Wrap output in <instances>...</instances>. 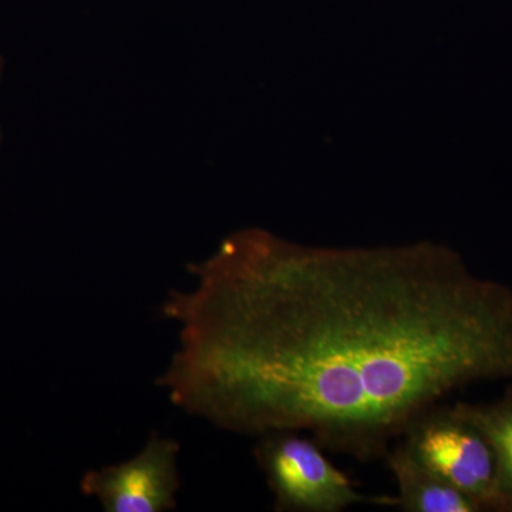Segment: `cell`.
Instances as JSON below:
<instances>
[{
    "label": "cell",
    "mask_w": 512,
    "mask_h": 512,
    "mask_svg": "<svg viewBox=\"0 0 512 512\" xmlns=\"http://www.w3.org/2000/svg\"><path fill=\"white\" fill-rule=\"evenodd\" d=\"M163 316L171 402L242 436L306 433L380 460L421 413L470 384L512 382V288L436 242L312 247L228 235Z\"/></svg>",
    "instance_id": "6da1fadb"
},
{
    "label": "cell",
    "mask_w": 512,
    "mask_h": 512,
    "mask_svg": "<svg viewBox=\"0 0 512 512\" xmlns=\"http://www.w3.org/2000/svg\"><path fill=\"white\" fill-rule=\"evenodd\" d=\"M256 464L274 495L278 512H342L353 505L397 507L393 495L360 493L311 436L282 430L258 436Z\"/></svg>",
    "instance_id": "7a4b0ae2"
},
{
    "label": "cell",
    "mask_w": 512,
    "mask_h": 512,
    "mask_svg": "<svg viewBox=\"0 0 512 512\" xmlns=\"http://www.w3.org/2000/svg\"><path fill=\"white\" fill-rule=\"evenodd\" d=\"M402 441L481 512H500L493 448L456 404L441 402L421 413Z\"/></svg>",
    "instance_id": "3957f363"
},
{
    "label": "cell",
    "mask_w": 512,
    "mask_h": 512,
    "mask_svg": "<svg viewBox=\"0 0 512 512\" xmlns=\"http://www.w3.org/2000/svg\"><path fill=\"white\" fill-rule=\"evenodd\" d=\"M178 456L177 441L154 434L136 456L87 471L80 488L107 512L173 511L181 485Z\"/></svg>",
    "instance_id": "277c9868"
},
{
    "label": "cell",
    "mask_w": 512,
    "mask_h": 512,
    "mask_svg": "<svg viewBox=\"0 0 512 512\" xmlns=\"http://www.w3.org/2000/svg\"><path fill=\"white\" fill-rule=\"evenodd\" d=\"M387 467L396 478L397 508L404 512H481L466 494L431 470L403 441L387 451Z\"/></svg>",
    "instance_id": "5b68a950"
},
{
    "label": "cell",
    "mask_w": 512,
    "mask_h": 512,
    "mask_svg": "<svg viewBox=\"0 0 512 512\" xmlns=\"http://www.w3.org/2000/svg\"><path fill=\"white\" fill-rule=\"evenodd\" d=\"M493 448L500 512H512V382L491 403H456Z\"/></svg>",
    "instance_id": "8992f818"
},
{
    "label": "cell",
    "mask_w": 512,
    "mask_h": 512,
    "mask_svg": "<svg viewBox=\"0 0 512 512\" xmlns=\"http://www.w3.org/2000/svg\"><path fill=\"white\" fill-rule=\"evenodd\" d=\"M0 79H2V60H0Z\"/></svg>",
    "instance_id": "52a82bcc"
}]
</instances>
